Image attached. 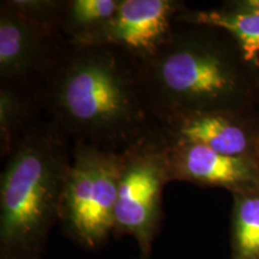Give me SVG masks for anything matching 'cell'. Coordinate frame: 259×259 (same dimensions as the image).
Listing matches in <instances>:
<instances>
[{
	"label": "cell",
	"mask_w": 259,
	"mask_h": 259,
	"mask_svg": "<svg viewBox=\"0 0 259 259\" xmlns=\"http://www.w3.org/2000/svg\"><path fill=\"white\" fill-rule=\"evenodd\" d=\"M34 99L24 87L2 84L0 87V149L2 156L8 157L34 125Z\"/></svg>",
	"instance_id": "12"
},
{
	"label": "cell",
	"mask_w": 259,
	"mask_h": 259,
	"mask_svg": "<svg viewBox=\"0 0 259 259\" xmlns=\"http://www.w3.org/2000/svg\"><path fill=\"white\" fill-rule=\"evenodd\" d=\"M121 0H69L65 2L58 34L65 46H72L103 27L111 19Z\"/></svg>",
	"instance_id": "13"
},
{
	"label": "cell",
	"mask_w": 259,
	"mask_h": 259,
	"mask_svg": "<svg viewBox=\"0 0 259 259\" xmlns=\"http://www.w3.org/2000/svg\"><path fill=\"white\" fill-rule=\"evenodd\" d=\"M232 196L231 259H259V186Z\"/></svg>",
	"instance_id": "11"
},
{
	"label": "cell",
	"mask_w": 259,
	"mask_h": 259,
	"mask_svg": "<svg viewBox=\"0 0 259 259\" xmlns=\"http://www.w3.org/2000/svg\"><path fill=\"white\" fill-rule=\"evenodd\" d=\"M57 34L0 5V80L27 88L29 80L46 74L61 51Z\"/></svg>",
	"instance_id": "8"
},
{
	"label": "cell",
	"mask_w": 259,
	"mask_h": 259,
	"mask_svg": "<svg viewBox=\"0 0 259 259\" xmlns=\"http://www.w3.org/2000/svg\"><path fill=\"white\" fill-rule=\"evenodd\" d=\"M0 177V259H41L59 221L71 150L52 121L34 124Z\"/></svg>",
	"instance_id": "3"
},
{
	"label": "cell",
	"mask_w": 259,
	"mask_h": 259,
	"mask_svg": "<svg viewBox=\"0 0 259 259\" xmlns=\"http://www.w3.org/2000/svg\"><path fill=\"white\" fill-rule=\"evenodd\" d=\"M135 65L158 121L196 112H259V69L220 29L179 24L153 57Z\"/></svg>",
	"instance_id": "2"
},
{
	"label": "cell",
	"mask_w": 259,
	"mask_h": 259,
	"mask_svg": "<svg viewBox=\"0 0 259 259\" xmlns=\"http://www.w3.org/2000/svg\"><path fill=\"white\" fill-rule=\"evenodd\" d=\"M4 3L23 17L50 29L58 35V27H59L65 2H60V0H6Z\"/></svg>",
	"instance_id": "14"
},
{
	"label": "cell",
	"mask_w": 259,
	"mask_h": 259,
	"mask_svg": "<svg viewBox=\"0 0 259 259\" xmlns=\"http://www.w3.org/2000/svg\"><path fill=\"white\" fill-rule=\"evenodd\" d=\"M177 0H121L107 23L71 47H109L134 63L149 59L163 46L184 8Z\"/></svg>",
	"instance_id": "6"
},
{
	"label": "cell",
	"mask_w": 259,
	"mask_h": 259,
	"mask_svg": "<svg viewBox=\"0 0 259 259\" xmlns=\"http://www.w3.org/2000/svg\"><path fill=\"white\" fill-rule=\"evenodd\" d=\"M42 84L38 101L74 143L120 153L149 131L136 65L118 50L64 45Z\"/></svg>",
	"instance_id": "1"
},
{
	"label": "cell",
	"mask_w": 259,
	"mask_h": 259,
	"mask_svg": "<svg viewBox=\"0 0 259 259\" xmlns=\"http://www.w3.org/2000/svg\"><path fill=\"white\" fill-rule=\"evenodd\" d=\"M257 161H258V163H259V147H258V153H257Z\"/></svg>",
	"instance_id": "15"
},
{
	"label": "cell",
	"mask_w": 259,
	"mask_h": 259,
	"mask_svg": "<svg viewBox=\"0 0 259 259\" xmlns=\"http://www.w3.org/2000/svg\"><path fill=\"white\" fill-rule=\"evenodd\" d=\"M164 139L171 181L218 187L231 193L259 186L257 160L223 155L189 142Z\"/></svg>",
	"instance_id": "9"
},
{
	"label": "cell",
	"mask_w": 259,
	"mask_h": 259,
	"mask_svg": "<svg viewBox=\"0 0 259 259\" xmlns=\"http://www.w3.org/2000/svg\"><path fill=\"white\" fill-rule=\"evenodd\" d=\"M170 141L203 145L220 154L257 160L259 112L210 111L170 116L160 121Z\"/></svg>",
	"instance_id": "7"
},
{
	"label": "cell",
	"mask_w": 259,
	"mask_h": 259,
	"mask_svg": "<svg viewBox=\"0 0 259 259\" xmlns=\"http://www.w3.org/2000/svg\"><path fill=\"white\" fill-rule=\"evenodd\" d=\"M176 24L203 25L227 32L239 45L248 63L259 69V14L232 11L221 6L208 10L184 6L177 15Z\"/></svg>",
	"instance_id": "10"
},
{
	"label": "cell",
	"mask_w": 259,
	"mask_h": 259,
	"mask_svg": "<svg viewBox=\"0 0 259 259\" xmlns=\"http://www.w3.org/2000/svg\"><path fill=\"white\" fill-rule=\"evenodd\" d=\"M120 153L74 143L60 205L59 222L85 250L102 247L114 233Z\"/></svg>",
	"instance_id": "4"
},
{
	"label": "cell",
	"mask_w": 259,
	"mask_h": 259,
	"mask_svg": "<svg viewBox=\"0 0 259 259\" xmlns=\"http://www.w3.org/2000/svg\"><path fill=\"white\" fill-rule=\"evenodd\" d=\"M120 157L114 234L134 238L139 259H150L163 219V189L171 181L166 139L161 131H148Z\"/></svg>",
	"instance_id": "5"
}]
</instances>
